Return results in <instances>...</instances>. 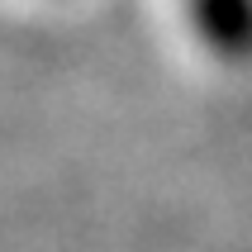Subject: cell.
Masks as SVG:
<instances>
[{
  "label": "cell",
  "mask_w": 252,
  "mask_h": 252,
  "mask_svg": "<svg viewBox=\"0 0 252 252\" xmlns=\"http://www.w3.org/2000/svg\"><path fill=\"white\" fill-rule=\"evenodd\" d=\"M190 24L224 62H252V0H186Z\"/></svg>",
  "instance_id": "obj_1"
}]
</instances>
